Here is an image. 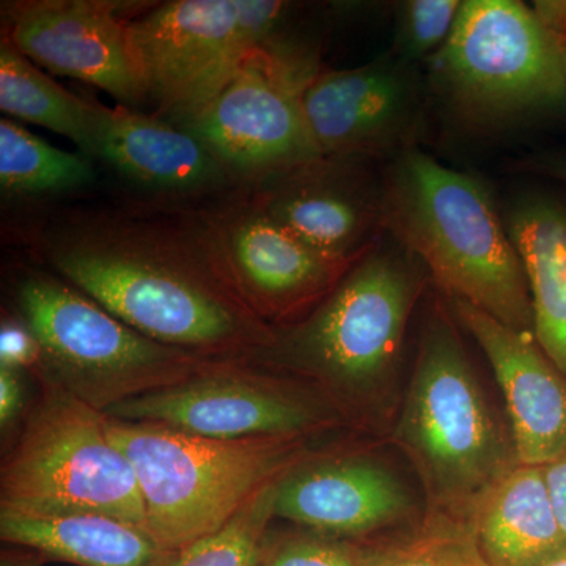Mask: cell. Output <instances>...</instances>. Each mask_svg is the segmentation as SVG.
I'll use <instances>...</instances> for the list:
<instances>
[{
	"label": "cell",
	"instance_id": "cell-1",
	"mask_svg": "<svg viewBox=\"0 0 566 566\" xmlns=\"http://www.w3.org/2000/svg\"><path fill=\"white\" fill-rule=\"evenodd\" d=\"M41 252L59 277L159 344L205 360H251L274 344L199 211L77 216L44 234Z\"/></svg>",
	"mask_w": 566,
	"mask_h": 566
},
{
	"label": "cell",
	"instance_id": "cell-2",
	"mask_svg": "<svg viewBox=\"0 0 566 566\" xmlns=\"http://www.w3.org/2000/svg\"><path fill=\"white\" fill-rule=\"evenodd\" d=\"M385 233L423 264L447 300L534 333L526 271L490 189L411 148L382 169Z\"/></svg>",
	"mask_w": 566,
	"mask_h": 566
},
{
	"label": "cell",
	"instance_id": "cell-3",
	"mask_svg": "<svg viewBox=\"0 0 566 566\" xmlns=\"http://www.w3.org/2000/svg\"><path fill=\"white\" fill-rule=\"evenodd\" d=\"M428 277L423 264L385 234L322 305L303 322L275 331L274 344L251 363L315 386L346 417L371 415L394 385Z\"/></svg>",
	"mask_w": 566,
	"mask_h": 566
},
{
	"label": "cell",
	"instance_id": "cell-4",
	"mask_svg": "<svg viewBox=\"0 0 566 566\" xmlns=\"http://www.w3.org/2000/svg\"><path fill=\"white\" fill-rule=\"evenodd\" d=\"M455 322L441 301L431 305L394 438L419 472L428 513L469 524L480 501L520 463Z\"/></svg>",
	"mask_w": 566,
	"mask_h": 566
},
{
	"label": "cell",
	"instance_id": "cell-5",
	"mask_svg": "<svg viewBox=\"0 0 566 566\" xmlns=\"http://www.w3.org/2000/svg\"><path fill=\"white\" fill-rule=\"evenodd\" d=\"M111 441L136 472L145 532L181 549L229 524L263 488L311 455L308 438L210 439L107 417Z\"/></svg>",
	"mask_w": 566,
	"mask_h": 566
},
{
	"label": "cell",
	"instance_id": "cell-6",
	"mask_svg": "<svg viewBox=\"0 0 566 566\" xmlns=\"http://www.w3.org/2000/svg\"><path fill=\"white\" fill-rule=\"evenodd\" d=\"M424 66L430 98L474 132L566 114L560 44L534 7L517 0H465Z\"/></svg>",
	"mask_w": 566,
	"mask_h": 566
},
{
	"label": "cell",
	"instance_id": "cell-7",
	"mask_svg": "<svg viewBox=\"0 0 566 566\" xmlns=\"http://www.w3.org/2000/svg\"><path fill=\"white\" fill-rule=\"evenodd\" d=\"M40 394L0 469V512L106 515L145 531L136 472L111 441L107 416L35 375Z\"/></svg>",
	"mask_w": 566,
	"mask_h": 566
},
{
	"label": "cell",
	"instance_id": "cell-8",
	"mask_svg": "<svg viewBox=\"0 0 566 566\" xmlns=\"http://www.w3.org/2000/svg\"><path fill=\"white\" fill-rule=\"evenodd\" d=\"M14 303L40 344L41 364L33 374L102 412L178 385L207 363L145 337L52 274L22 275Z\"/></svg>",
	"mask_w": 566,
	"mask_h": 566
},
{
	"label": "cell",
	"instance_id": "cell-9",
	"mask_svg": "<svg viewBox=\"0 0 566 566\" xmlns=\"http://www.w3.org/2000/svg\"><path fill=\"white\" fill-rule=\"evenodd\" d=\"M319 71L318 52L307 44L286 39L259 48L180 126L252 188L322 158L303 107Z\"/></svg>",
	"mask_w": 566,
	"mask_h": 566
},
{
	"label": "cell",
	"instance_id": "cell-10",
	"mask_svg": "<svg viewBox=\"0 0 566 566\" xmlns=\"http://www.w3.org/2000/svg\"><path fill=\"white\" fill-rule=\"evenodd\" d=\"M292 10L277 0H172L129 20L155 115L188 120L251 52L285 40Z\"/></svg>",
	"mask_w": 566,
	"mask_h": 566
},
{
	"label": "cell",
	"instance_id": "cell-11",
	"mask_svg": "<svg viewBox=\"0 0 566 566\" xmlns=\"http://www.w3.org/2000/svg\"><path fill=\"white\" fill-rule=\"evenodd\" d=\"M104 415L210 439H311L346 419L315 386L251 360H207L178 385L129 398Z\"/></svg>",
	"mask_w": 566,
	"mask_h": 566
},
{
	"label": "cell",
	"instance_id": "cell-12",
	"mask_svg": "<svg viewBox=\"0 0 566 566\" xmlns=\"http://www.w3.org/2000/svg\"><path fill=\"white\" fill-rule=\"evenodd\" d=\"M199 212L234 290L274 331L307 318L364 256L319 251L271 219L249 196Z\"/></svg>",
	"mask_w": 566,
	"mask_h": 566
},
{
	"label": "cell",
	"instance_id": "cell-13",
	"mask_svg": "<svg viewBox=\"0 0 566 566\" xmlns=\"http://www.w3.org/2000/svg\"><path fill=\"white\" fill-rule=\"evenodd\" d=\"M427 81L392 52L348 70H322L303 93L305 118L323 156L390 161L427 133Z\"/></svg>",
	"mask_w": 566,
	"mask_h": 566
},
{
	"label": "cell",
	"instance_id": "cell-14",
	"mask_svg": "<svg viewBox=\"0 0 566 566\" xmlns=\"http://www.w3.org/2000/svg\"><path fill=\"white\" fill-rule=\"evenodd\" d=\"M122 9L109 0L7 3L3 35L29 61L95 85L133 109L148 102V87Z\"/></svg>",
	"mask_w": 566,
	"mask_h": 566
},
{
	"label": "cell",
	"instance_id": "cell-15",
	"mask_svg": "<svg viewBox=\"0 0 566 566\" xmlns=\"http://www.w3.org/2000/svg\"><path fill=\"white\" fill-rule=\"evenodd\" d=\"M375 163L322 156L252 186L248 196L305 243L333 255L360 256L386 234L382 170Z\"/></svg>",
	"mask_w": 566,
	"mask_h": 566
},
{
	"label": "cell",
	"instance_id": "cell-16",
	"mask_svg": "<svg viewBox=\"0 0 566 566\" xmlns=\"http://www.w3.org/2000/svg\"><path fill=\"white\" fill-rule=\"evenodd\" d=\"M273 513L319 534L357 538L415 513L408 486L375 458L308 455L275 483Z\"/></svg>",
	"mask_w": 566,
	"mask_h": 566
},
{
	"label": "cell",
	"instance_id": "cell-17",
	"mask_svg": "<svg viewBox=\"0 0 566 566\" xmlns=\"http://www.w3.org/2000/svg\"><path fill=\"white\" fill-rule=\"evenodd\" d=\"M475 338L504 394L517 463L546 465L566 450V376L534 333L517 331L460 300H447Z\"/></svg>",
	"mask_w": 566,
	"mask_h": 566
},
{
	"label": "cell",
	"instance_id": "cell-18",
	"mask_svg": "<svg viewBox=\"0 0 566 566\" xmlns=\"http://www.w3.org/2000/svg\"><path fill=\"white\" fill-rule=\"evenodd\" d=\"M93 144L95 158L109 164L137 189L166 199H202L237 185L191 132L122 104L95 103Z\"/></svg>",
	"mask_w": 566,
	"mask_h": 566
},
{
	"label": "cell",
	"instance_id": "cell-19",
	"mask_svg": "<svg viewBox=\"0 0 566 566\" xmlns=\"http://www.w3.org/2000/svg\"><path fill=\"white\" fill-rule=\"evenodd\" d=\"M491 566H542L566 549L543 465L516 464L469 521Z\"/></svg>",
	"mask_w": 566,
	"mask_h": 566
},
{
	"label": "cell",
	"instance_id": "cell-20",
	"mask_svg": "<svg viewBox=\"0 0 566 566\" xmlns=\"http://www.w3.org/2000/svg\"><path fill=\"white\" fill-rule=\"evenodd\" d=\"M504 222L526 271L536 342L566 376V205L520 197Z\"/></svg>",
	"mask_w": 566,
	"mask_h": 566
},
{
	"label": "cell",
	"instance_id": "cell-21",
	"mask_svg": "<svg viewBox=\"0 0 566 566\" xmlns=\"http://www.w3.org/2000/svg\"><path fill=\"white\" fill-rule=\"evenodd\" d=\"M0 538L80 566H151L159 547L144 528L106 515L28 516L0 512Z\"/></svg>",
	"mask_w": 566,
	"mask_h": 566
},
{
	"label": "cell",
	"instance_id": "cell-22",
	"mask_svg": "<svg viewBox=\"0 0 566 566\" xmlns=\"http://www.w3.org/2000/svg\"><path fill=\"white\" fill-rule=\"evenodd\" d=\"M93 107L63 88L3 35L0 44V109L10 117L43 126L65 136L81 148L82 155L95 158Z\"/></svg>",
	"mask_w": 566,
	"mask_h": 566
},
{
	"label": "cell",
	"instance_id": "cell-23",
	"mask_svg": "<svg viewBox=\"0 0 566 566\" xmlns=\"http://www.w3.org/2000/svg\"><path fill=\"white\" fill-rule=\"evenodd\" d=\"M92 159L52 147L18 123L0 120V188L6 196L73 191L95 180Z\"/></svg>",
	"mask_w": 566,
	"mask_h": 566
},
{
	"label": "cell",
	"instance_id": "cell-24",
	"mask_svg": "<svg viewBox=\"0 0 566 566\" xmlns=\"http://www.w3.org/2000/svg\"><path fill=\"white\" fill-rule=\"evenodd\" d=\"M277 482L263 488L221 531L181 549L159 551L151 566H259L268 524L274 517Z\"/></svg>",
	"mask_w": 566,
	"mask_h": 566
},
{
	"label": "cell",
	"instance_id": "cell-25",
	"mask_svg": "<svg viewBox=\"0 0 566 566\" xmlns=\"http://www.w3.org/2000/svg\"><path fill=\"white\" fill-rule=\"evenodd\" d=\"M427 515L409 538L365 551L364 566H491L468 523Z\"/></svg>",
	"mask_w": 566,
	"mask_h": 566
},
{
	"label": "cell",
	"instance_id": "cell-26",
	"mask_svg": "<svg viewBox=\"0 0 566 566\" xmlns=\"http://www.w3.org/2000/svg\"><path fill=\"white\" fill-rule=\"evenodd\" d=\"M460 0H403L394 3V40L390 52L419 66L441 51L455 28Z\"/></svg>",
	"mask_w": 566,
	"mask_h": 566
},
{
	"label": "cell",
	"instance_id": "cell-27",
	"mask_svg": "<svg viewBox=\"0 0 566 566\" xmlns=\"http://www.w3.org/2000/svg\"><path fill=\"white\" fill-rule=\"evenodd\" d=\"M364 557L349 539L308 531L273 543L264 536L259 566H364Z\"/></svg>",
	"mask_w": 566,
	"mask_h": 566
},
{
	"label": "cell",
	"instance_id": "cell-28",
	"mask_svg": "<svg viewBox=\"0 0 566 566\" xmlns=\"http://www.w3.org/2000/svg\"><path fill=\"white\" fill-rule=\"evenodd\" d=\"M40 364L41 348L32 331L20 318L3 319L0 329V367L35 371Z\"/></svg>",
	"mask_w": 566,
	"mask_h": 566
},
{
	"label": "cell",
	"instance_id": "cell-29",
	"mask_svg": "<svg viewBox=\"0 0 566 566\" xmlns=\"http://www.w3.org/2000/svg\"><path fill=\"white\" fill-rule=\"evenodd\" d=\"M20 370L0 367V424L9 428L24 409V387L21 385Z\"/></svg>",
	"mask_w": 566,
	"mask_h": 566
},
{
	"label": "cell",
	"instance_id": "cell-30",
	"mask_svg": "<svg viewBox=\"0 0 566 566\" xmlns=\"http://www.w3.org/2000/svg\"><path fill=\"white\" fill-rule=\"evenodd\" d=\"M543 472L554 512L566 538V450L556 460L543 465Z\"/></svg>",
	"mask_w": 566,
	"mask_h": 566
},
{
	"label": "cell",
	"instance_id": "cell-31",
	"mask_svg": "<svg viewBox=\"0 0 566 566\" xmlns=\"http://www.w3.org/2000/svg\"><path fill=\"white\" fill-rule=\"evenodd\" d=\"M521 172L543 175L553 180L566 182V151L547 153L521 163Z\"/></svg>",
	"mask_w": 566,
	"mask_h": 566
},
{
	"label": "cell",
	"instance_id": "cell-32",
	"mask_svg": "<svg viewBox=\"0 0 566 566\" xmlns=\"http://www.w3.org/2000/svg\"><path fill=\"white\" fill-rule=\"evenodd\" d=\"M40 554H3L0 566H40L41 565Z\"/></svg>",
	"mask_w": 566,
	"mask_h": 566
},
{
	"label": "cell",
	"instance_id": "cell-33",
	"mask_svg": "<svg viewBox=\"0 0 566 566\" xmlns=\"http://www.w3.org/2000/svg\"><path fill=\"white\" fill-rule=\"evenodd\" d=\"M542 566H566V549L564 553L558 554L557 557H554L553 560L546 562V564Z\"/></svg>",
	"mask_w": 566,
	"mask_h": 566
},
{
	"label": "cell",
	"instance_id": "cell-34",
	"mask_svg": "<svg viewBox=\"0 0 566 566\" xmlns=\"http://www.w3.org/2000/svg\"><path fill=\"white\" fill-rule=\"evenodd\" d=\"M558 44H560V52H562V62H564V69L566 74V36H562V39H557Z\"/></svg>",
	"mask_w": 566,
	"mask_h": 566
}]
</instances>
